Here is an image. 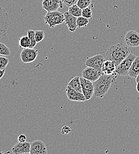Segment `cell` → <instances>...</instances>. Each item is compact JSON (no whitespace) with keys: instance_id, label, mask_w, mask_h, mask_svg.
<instances>
[{"instance_id":"27","label":"cell","mask_w":139,"mask_h":154,"mask_svg":"<svg viewBox=\"0 0 139 154\" xmlns=\"http://www.w3.org/2000/svg\"><path fill=\"white\" fill-rule=\"evenodd\" d=\"M45 38V33L43 30L35 31V39L37 43L42 42Z\"/></svg>"},{"instance_id":"30","label":"cell","mask_w":139,"mask_h":154,"mask_svg":"<svg viewBox=\"0 0 139 154\" xmlns=\"http://www.w3.org/2000/svg\"><path fill=\"white\" fill-rule=\"evenodd\" d=\"M26 139H27V137H26V135L21 134L18 136L17 140L19 142H26Z\"/></svg>"},{"instance_id":"23","label":"cell","mask_w":139,"mask_h":154,"mask_svg":"<svg viewBox=\"0 0 139 154\" xmlns=\"http://www.w3.org/2000/svg\"><path fill=\"white\" fill-rule=\"evenodd\" d=\"M89 19H87L83 16H80L79 17H77V27L79 28L87 27V24H89Z\"/></svg>"},{"instance_id":"34","label":"cell","mask_w":139,"mask_h":154,"mask_svg":"<svg viewBox=\"0 0 139 154\" xmlns=\"http://www.w3.org/2000/svg\"><path fill=\"white\" fill-rule=\"evenodd\" d=\"M30 154V152H27V153H24V154Z\"/></svg>"},{"instance_id":"11","label":"cell","mask_w":139,"mask_h":154,"mask_svg":"<svg viewBox=\"0 0 139 154\" xmlns=\"http://www.w3.org/2000/svg\"><path fill=\"white\" fill-rule=\"evenodd\" d=\"M30 154H48L45 143L40 140H36L31 143Z\"/></svg>"},{"instance_id":"13","label":"cell","mask_w":139,"mask_h":154,"mask_svg":"<svg viewBox=\"0 0 139 154\" xmlns=\"http://www.w3.org/2000/svg\"><path fill=\"white\" fill-rule=\"evenodd\" d=\"M30 145L31 143L28 142H19L11 148V151L14 154H22L30 152Z\"/></svg>"},{"instance_id":"24","label":"cell","mask_w":139,"mask_h":154,"mask_svg":"<svg viewBox=\"0 0 139 154\" xmlns=\"http://www.w3.org/2000/svg\"><path fill=\"white\" fill-rule=\"evenodd\" d=\"M81 16H83L87 19H91L93 16V13H92V11L91 10V8L89 7L83 9Z\"/></svg>"},{"instance_id":"20","label":"cell","mask_w":139,"mask_h":154,"mask_svg":"<svg viewBox=\"0 0 139 154\" xmlns=\"http://www.w3.org/2000/svg\"><path fill=\"white\" fill-rule=\"evenodd\" d=\"M19 45L20 48L23 49L25 48H30L31 42L29 37L27 36H23L19 39Z\"/></svg>"},{"instance_id":"6","label":"cell","mask_w":139,"mask_h":154,"mask_svg":"<svg viewBox=\"0 0 139 154\" xmlns=\"http://www.w3.org/2000/svg\"><path fill=\"white\" fill-rule=\"evenodd\" d=\"M38 51L34 48L23 49L20 54V59L24 63L33 62L38 57Z\"/></svg>"},{"instance_id":"1","label":"cell","mask_w":139,"mask_h":154,"mask_svg":"<svg viewBox=\"0 0 139 154\" xmlns=\"http://www.w3.org/2000/svg\"><path fill=\"white\" fill-rule=\"evenodd\" d=\"M130 54V51L126 45L119 43L110 46L104 56L105 60L113 61L117 66Z\"/></svg>"},{"instance_id":"2","label":"cell","mask_w":139,"mask_h":154,"mask_svg":"<svg viewBox=\"0 0 139 154\" xmlns=\"http://www.w3.org/2000/svg\"><path fill=\"white\" fill-rule=\"evenodd\" d=\"M113 79L111 75L102 74L100 78L93 82L94 96L99 98H103L108 93L111 87Z\"/></svg>"},{"instance_id":"12","label":"cell","mask_w":139,"mask_h":154,"mask_svg":"<svg viewBox=\"0 0 139 154\" xmlns=\"http://www.w3.org/2000/svg\"><path fill=\"white\" fill-rule=\"evenodd\" d=\"M65 92L68 98L71 101H85L86 99L83 93L74 90L68 86L65 88Z\"/></svg>"},{"instance_id":"18","label":"cell","mask_w":139,"mask_h":154,"mask_svg":"<svg viewBox=\"0 0 139 154\" xmlns=\"http://www.w3.org/2000/svg\"><path fill=\"white\" fill-rule=\"evenodd\" d=\"M71 88L76 90L79 92L83 93L81 81H80V77L79 76L73 77L72 79H70V82L68 83V85Z\"/></svg>"},{"instance_id":"15","label":"cell","mask_w":139,"mask_h":154,"mask_svg":"<svg viewBox=\"0 0 139 154\" xmlns=\"http://www.w3.org/2000/svg\"><path fill=\"white\" fill-rule=\"evenodd\" d=\"M43 8L47 12L57 11L60 7V0H43L42 2Z\"/></svg>"},{"instance_id":"22","label":"cell","mask_w":139,"mask_h":154,"mask_svg":"<svg viewBox=\"0 0 139 154\" xmlns=\"http://www.w3.org/2000/svg\"><path fill=\"white\" fill-rule=\"evenodd\" d=\"M11 54V51L8 46L5 44L0 42V55L3 56H9Z\"/></svg>"},{"instance_id":"8","label":"cell","mask_w":139,"mask_h":154,"mask_svg":"<svg viewBox=\"0 0 139 154\" xmlns=\"http://www.w3.org/2000/svg\"><path fill=\"white\" fill-rule=\"evenodd\" d=\"M80 81L83 94L85 97L86 100L92 98L94 95V85L93 82L80 77Z\"/></svg>"},{"instance_id":"31","label":"cell","mask_w":139,"mask_h":154,"mask_svg":"<svg viewBox=\"0 0 139 154\" xmlns=\"http://www.w3.org/2000/svg\"><path fill=\"white\" fill-rule=\"evenodd\" d=\"M136 78V82H137V85H136V89L137 92L139 93V75Z\"/></svg>"},{"instance_id":"16","label":"cell","mask_w":139,"mask_h":154,"mask_svg":"<svg viewBox=\"0 0 139 154\" xmlns=\"http://www.w3.org/2000/svg\"><path fill=\"white\" fill-rule=\"evenodd\" d=\"M117 66L115 63L111 60H105L102 65V71L103 74L112 75L115 72Z\"/></svg>"},{"instance_id":"33","label":"cell","mask_w":139,"mask_h":154,"mask_svg":"<svg viewBox=\"0 0 139 154\" xmlns=\"http://www.w3.org/2000/svg\"><path fill=\"white\" fill-rule=\"evenodd\" d=\"M0 154H4V152H2V151H0Z\"/></svg>"},{"instance_id":"10","label":"cell","mask_w":139,"mask_h":154,"mask_svg":"<svg viewBox=\"0 0 139 154\" xmlns=\"http://www.w3.org/2000/svg\"><path fill=\"white\" fill-rule=\"evenodd\" d=\"M124 42L128 47H138L139 46V33L133 30L128 31L125 36Z\"/></svg>"},{"instance_id":"5","label":"cell","mask_w":139,"mask_h":154,"mask_svg":"<svg viewBox=\"0 0 139 154\" xmlns=\"http://www.w3.org/2000/svg\"><path fill=\"white\" fill-rule=\"evenodd\" d=\"M8 26V13L5 8L0 4V40L6 36Z\"/></svg>"},{"instance_id":"3","label":"cell","mask_w":139,"mask_h":154,"mask_svg":"<svg viewBox=\"0 0 139 154\" xmlns=\"http://www.w3.org/2000/svg\"><path fill=\"white\" fill-rule=\"evenodd\" d=\"M45 24L51 28H54L55 26L60 25L65 22V16L59 11L47 12L44 17Z\"/></svg>"},{"instance_id":"9","label":"cell","mask_w":139,"mask_h":154,"mask_svg":"<svg viewBox=\"0 0 139 154\" xmlns=\"http://www.w3.org/2000/svg\"><path fill=\"white\" fill-rule=\"evenodd\" d=\"M81 74V77L92 82H94L100 78L103 74V72L93 68L87 66L83 70Z\"/></svg>"},{"instance_id":"25","label":"cell","mask_w":139,"mask_h":154,"mask_svg":"<svg viewBox=\"0 0 139 154\" xmlns=\"http://www.w3.org/2000/svg\"><path fill=\"white\" fill-rule=\"evenodd\" d=\"M92 0H78L77 5L81 9H84L85 8L89 7L90 5Z\"/></svg>"},{"instance_id":"17","label":"cell","mask_w":139,"mask_h":154,"mask_svg":"<svg viewBox=\"0 0 139 154\" xmlns=\"http://www.w3.org/2000/svg\"><path fill=\"white\" fill-rule=\"evenodd\" d=\"M139 75V57H136L131 65V66L129 71L128 76L131 78H136Z\"/></svg>"},{"instance_id":"7","label":"cell","mask_w":139,"mask_h":154,"mask_svg":"<svg viewBox=\"0 0 139 154\" xmlns=\"http://www.w3.org/2000/svg\"><path fill=\"white\" fill-rule=\"evenodd\" d=\"M105 61V58L104 55L98 54L92 57L87 58L85 62V64L87 66L93 68L98 71L102 72V68Z\"/></svg>"},{"instance_id":"19","label":"cell","mask_w":139,"mask_h":154,"mask_svg":"<svg viewBox=\"0 0 139 154\" xmlns=\"http://www.w3.org/2000/svg\"><path fill=\"white\" fill-rule=\"evenodd\" d=\"M68 12L76 17H79L82 16V9H81L77 4L70 7Z\"/></svg>"},{"instance_id":"14","label":"cell","mask_w":139,"mask_h":154,"mask_svg":"<svg viewBox=\"0 0 139 154\" xmlns=\"http://www.w3.org/2000/svg\"><path fill=\"white\" fill-rule=\"evenodd\" d=\"M65 16V23L67 26L68 30L71 32H76L77 29V17L72 16L68 12H65L64 13Z\"/></svg>"},{"instance_id":"29","label":"cell","mask_w":139,"mask_h":154,"mask_svg":"<svg viewBox=\"0 0 139 154\" xmlns=\"http://www.w3.org/2000/svg\"><path fill=\"white\" fill-rule=\"evenodd\" d=\"M61 134L62 135H67L71 132V128L68 126H64L61 128Z\"/></svg>"},{"instance_id":"21","label":"cell","mask_w":139,"mask_h":154,"mask_svg":"<svg viewBox=\"0 0 139 154\" xmlns=\"http://www.w3.org/2000/svg\"><path fill=\"white\" fill-rule=\"evenodd\" d=\"M27 36L30 40L31 45L30 48H33L37 44L35 39V31L33 30H29L27 31Z\"/></svg>"},{"instance_id":"32","label":"cell","mask_w":139,"mask_h":154,"mask_svg":"<svg viewBox=\"0 0 139 154\" xmlns=\"http://www.w3.org/2000/svg\"><path fill=\"white\" fill-rule=\"evenodd\" d=\"M5 70H6V69H4V70H0V79L4 75Z\"/></svg>"},{"instance_id":"26","label":"cell","mask_w":139,"mask_h":154,"mask_svg":"<svg viewBox=\"0 0 139 154\" xmlns=\"http://www.w3.org/2000/svg\"><path fill=\"white\" fill-rule=\"evenodd\" d=\"M9 59L8 58L0 56V70H4L6 69L7 66L9 63Z\"/></svg>"},{"instance_id":"4","label":"cell","mask_w":139,"mask_h":154,"mask_svg":"<svg viewBox=\"0 0 139 154\" xmlns=\"http://www.w3.org/2000/svg\"><path fill=\"white\" fill-rule=\"evenodd\" d=\"M136 58V56L131 53L117 66L115 73L122 77H125L128 75L129 71L130 69L131 65Z\"/></svg>"},{"instance_id":"28","label":"cell","mask_w":139,"mask_h":154,"mask_svg":"<svg viewBox=\"0 0 139 154\" xmlns=\"http://www.w3.org/2000/svg\"><path fill=\"white\" fill-rule=\"evenodd\" d=\"M60 7L62 8L63 7V3H64L67 7H70L73 5L77 4L78 0H60Z\"/></svg>"}]
</instances>
